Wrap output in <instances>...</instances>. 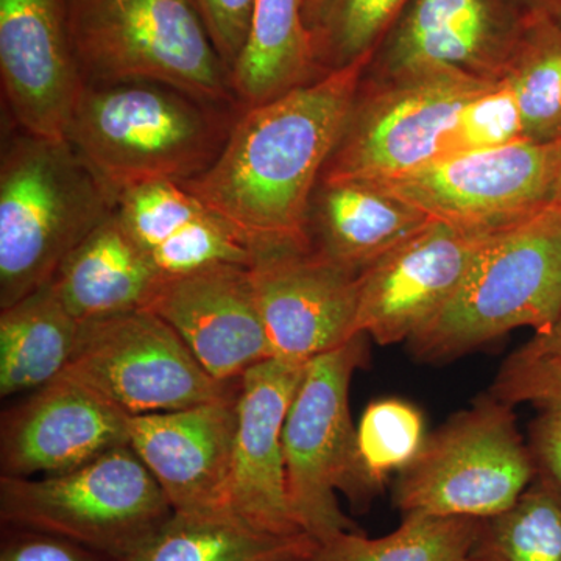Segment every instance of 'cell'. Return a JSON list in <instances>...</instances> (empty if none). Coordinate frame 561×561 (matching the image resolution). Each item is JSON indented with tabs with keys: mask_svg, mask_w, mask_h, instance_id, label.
Wrapping results in <instances>:
<instances>
[{
	"mask_svg": "<svg viewBox=\"0 0 561 561\" xmlns=\"http://www.w3.org/2000/svg\"><path fill=\"white\" fill-rule=\"evenodd\" d=\"M309 535L268 534L228 511L173 512L150 540L122 561H284L316 556Z\"/></svg>",
	"mask_w": 561,
	"mask_h": 561,
	"instance_id": "cell-25",
	"label": "cell"
},
{
	"mask_svg": "<svg viewBox=\"0 0 561 561\" xmlns=\"http://www.w3.org/2000/svg\"><path fill=\"white\" fill-rule=\"evenodd\" d=\"M162 279L114 210L70 251L50 283L73 319L87 323L146 309Z\"/></svg>",
	"mask_w": 561,
	"mask_h": 561,
	"instance_id": "cell-22",
	"label": "cell"
},
{
	"mask_svg": "<svg viewBox=\"0 0 561 561\" xmlns=\"http://www.w3.org/2000/svg\"><path fill=\"white\" fill-rule=\"evenodd\" d=\"M130 415L70 378L33 391L3 415L0 467L7 478H44L130 445Z\"/></svg>",
	"mask_w": 561,
	"mask_h": 561,
	"instance_id": "cell-17",
	"label": "cell"
},
{
	"mask_svg": "<svg viewBox=\"0 0 561 561\" xmlns=\"http://www.w3.org/2000/svg\"><path fill=\"white\" fill-rule=\"evenodd\" d=\"M146 309L171 324L217 381H241L272 359L250 265L214 264L164 278Z\"/></svg>",
	"mask_w": 561,
	"mask_h": 561,
	"instance_id": "cell-16",
	"label": "cell"
},
{
	"mask_svg": "<svg viewBox=\"0 0 561 561\" xmlns=\"http://www.w3.org/2000/svg\"><path fill=\"white\" fill-rule=\"evenodd\" d=\"M80 321L47 283L0 309V397L35 391L68 368Z\"/></svg>",
	"mask_w": 561,
	"mask_h": 561,
	"instance_id": "cell-24",
	"label": "cell"
},
{
	"mask_svg": "<svg viewBox=\"0 0 561 561\" xmlns=\"http://www.w3.org/2000/svg\"><path fill=\"white\" fill-rule=\"evenodd\" d=\"M66 9L84 84L153 81L239 108L230 73L184 0H66Z\"/></svg>",
	"mask_w": 561,
	"mask_h": 561,
	"instance_id": "cell-5",
	"label": "cell"
},
{
	"mask_svg": "<svg viewBox=\"0 0 561 561\" xmlns=\"http://www.w3.org/2000/svg\"><path fill=\"white\" fill-rule=\"evenodd\" d=\"M306 365L268 359L241 379L228 511L268 534L308 535L298 526L287 491L283 431Z\"/></svg>",
	"mask_w": 561,
	"mask_h": 561,
	"instance_id": "cell-18",
	"label": "cell"
},
{
	"mask_svg": "<svg viewBox=\"0 0 561 561\" xmlns=\"http://www.w3.org/2000/svg\"><path fill=\"white\" fill-rule=\"evenodd\" d=\"M482 519L409 513L389 535L368 538L360 530L343 531L321 542L317 561H482Z\"/></svg>",
	"mask_w": 561,
	"mask_h": 561,
	"instance_id": "cell-26",
	"label": "cell"
},
{
	"mask_svg": "<svg viewBox=\"0 0 561 561\" xmlns=\"http://www.w3.org/2000/svg\"><path fill=\"white\" fill-rule=\"evenodd\" d=\"M527 16L522 0H409L365 76L389 79L445 68L504 80Z\"/></svg>",
	"mask_w": 561,
	"mask_h": 561,
	"instance_id": "cell-12",
	"label": "cell"
},
{
	"mask_svg": "<svg viewBox=\"0 0 561 561\" xmlns=\"http://www.w3.org/2000/svg\"><path fill=\"white\" fill-rule=\"evenodd\" d=\"M0 561H113L54 535L9 529L3 538Z\"/></svg>",
	"mask_w": 561,
	"mask_h": 561,
	"instance_id": "cell-34",
	"label": "cell"
},
{
	"mask_svg": "<svg viewBox=\"0 0 561 561\" xmlns=\"http://www.w3.org/2000/svg\"><path fill=\"white\" fill-rule=\"evenodd\" d=\"M238 401L236 393L176 411L131 416L130 448L164 491L173 512L228 511Z\"/></svg>",
	"mask_w": 561,
	"mask_h": 561,
	"instance_id": "cell-19",
	"label": "cell"
},
{
	"mask_svg": "<svg viewBox=\"0 0 561 561\" xmlns=\"http://www.w3.org/2000/svg\"><path fill=\"white\" fill-rule=\"evenodd\" d=\"M526 9L540 11L552 20L561 22V0H522Z\"/></svg>",
	"mask_w": 561,
	"mask_h": 561,
	"instance_id": "cell-36",
	"label": "cell"
},
{
	"mask_svg": "<svg viewBox=\"0 0 561 561\" xmlns=\"http://www.w3.org/2000/svg\"><path fill=\"white\" fill-rule=\"evenodd\" d=\"M171 502L130 445L44 478L0 476L7 529L39 531L122 561L164 526Z\"/></svg>",
	"mask_w": 561,
	"mask_h": 561,
	"instance_id": "cell-6",
	"label": "cell"
},
{
	"mask_svg": "<svg viewBox=\"0 0 561 561\" xmlns=\"http://www.w3.org/2000/svg\"><path fill=\"white\" fill-rule=\"evenodd\" d=\"M491 394L534 408L529 448L538 476L561 486V362L522 346L505 359Z\"/></svg>",
	"mask_w": 561,
	"mask_h": 561,
	"instance_id": "cell-28",
	"label": "cell"
},
{
	"mask_svg": "<svg viewBox=\"0 0 561 561\" xmlns=\"http://www.w3.org/2000/svg\"><path fill=\"white\" fill-rule=\"evenodd\" d=\"M0 79L20 130L65 138L84 88L66 0H0Z\"/></svg>",
	"mask_w": 561,
	"mask_h": 561,
	"instance_id": "cell-15",
	"label": "cell"
},
{
	"mask_svg": "<svg viewBox=\"0 0 561 561\" xmlns=\"http://www.w3.org/2000/svg\"><path fill=\"white\" fill-rule=\"evenodd\" d=\"M284 561H317L316 556L309 557H297V559L284 560Z\"/></svg>",
	"mask_w": 561,
	"mask_h": 561,
	"instance_id": "cell-39",
	"label": "cell"
},
{
	"mask_svg": "<svg viewBox=\"0 0 561 561\" xmlns=\"http://www.w3.org/2000/svg\"><path fill=\"white\" fill-rule=\"evenodd\" d=\"M560 316L561 209L549 205L494 232L451 301L408 343L419 360H453L519 328L542 334Z\"/></svg>",
	"mask_w": 561,
	"mask_h": 561,
	"instance_id": "cell-4",
	"label": "cell"
},
{
	"mask_svg": "<svg viewBox=\"0 0 561 561\" xmlns=\"http://www.w3.org/2000/svg\"><path fill=\"white\" fill-rule=\"evenodd\" d=\"M551 205L561 209V142L557 144L556 180H553Z\"/></svg>",
	"mask_w": 561,
	"mask_h": 561,
	"instance_id": "cell-37",
	"label": "cell"
},
{
	"mask_svg": "<svg viewBox=\"0 0 561 561\" xmlns=\"http://www.w3.org/2000/svg\"><path fill=\"white\" fill-rule=\"evenodd\" d=\"M321 76L306 0H256L245 49L230 73L239 108L271 102Z\"/></svg>",
	"mask_w": 561,
	"mask_h": 561,
	"instance_id": "cell-23",
	"label": "cell"
},
{
	"mask_svg": "<svg viewBox=\"0 0 561 561\" xmlns=\"http://www.w3.org/2000/svg\"><path fill=\"white\" fill-rule=\"evenodd\" d=\"M496 231L434 220L362 272L357 278L359 334L378 345L411 341L451 301Z\"/></svg>",
	"mask_w": 561,
	"mask_h": 561,
	"instance_id": "cell-13",
	"label": "cell"
},
{
	"mask_svg": "<svg viewBox=\"0 0 561 561\" xmlns=\"http://www.w3.org/2000/svg\"><path fill=\"white\" fill-rule=\"evenodd\" d=\"M557 144L522 139L442 158L394 179L370 181L432 220L496 231L551 205Z\"/></svg>",
	"mask_w": 561,
	"mask_h": 561,
	"instance_id": "cell-11",
	"label": "cell"
},
{
	"mask_svg": "<svg viewBox=\"0 0 561 561\" xmlns=\"http://www.w3.org/2000/svg\"><path fill=\"white\" fill-rule=\"evenodd\" d=\"M494 83L445 68L364 73L320 181L389 180L449 157L461 111Z\"/></svg>",
	"mask_w": 561,
	"mask_h": 561,
	"instance_id": "cell-8",
	"label": "cell"
},
{
	"mask_svg": "<svg viewBox=\"0 0 561 561\" xmlns=\"http://www.w3.org/2000/svg\"><path fill=\"white\" fill-rule=\"evenodd\" d=\"M321 2L323 0H306V21L311 22L313 16H316L317 11H319Z\"/></svg>",
	"mask_w": 561,
	"mask_h": 561,
	"instance_id": "cell-38",
	"label": "cell"
},
{
	"mask_svg": "<svg viewBox=\"0 0 561 561\" xmlns=\"http://www.w3.org/2000/svg\"><path fill=\"white\" fill-rule=\"evenodd\" d=\"M409 0H323L309 22L321 72L373 57Z\"/></svg>",
	"mask_w": 561,
	"mask_h": 561,
	"instance_id": "cell-30",
	"label": "cell"
},
{
	"mask_svg": "<svg viewBox=\"0 0 561 561\" xmlns=\"http://www.w3.org/2000/svg\"><path fill=\"white\" fill-rule=\"evenodd\" d=\"M432 221L370 181H320L309 210V236L317 254L359 276Z\"/></svg>",
	"mask_w": 561,
	"mask_h": 561,
	"instance_id": "cell-21",
	"label": "cell"
},
{
	"mask_svg": "<svg viewBox=\"0 0 561 561\" xmlns=\"http://www.w3.org/2000/svg\"><path fill=\"white\" fill-rule=\"evenodd\" d=\"M117 197L65 138L20 131L0 162V309L54 278Z\"/></svg>",
	"mask_w": 561,
	"mask_h": 561,
	"instance_id": "cell-3",
	"label": "cell"
},
{
	"mask_svg": "<svg viewBox=\"0 0 561 561\" xmlns=\"http://www.w3.org/2000/svg\"><path fill=\"white\" fill-rule=\"evenodd\" d=\"M371 58L241 110L213 164L181 184L241 232L254 260L312 250L313 192Z\"/></svg>",
	"mask_w": 561,
	"mask_h": 561,
	"instance_id": "cell-1",
	"label": "cell"
},
{
	"mask_svg": "<svg viewBox=\"0 0 561 561\" xmlns=\"http://www.w3.org/2000/svg\"><path fill=\"white\" fill-rule=\"evenodd\" d=\"M523 346L531 353L561 362V316L551 330L535 334L534 339L524 343Z\"/></svg>",
	"mask_w": 561,
	"mask_h": 561,
	"instance_id": "cell-35",
	"label": "cell"
},
{
	"mask_svg": "<svg viewBox=\"0 0 561 561\" xmlns=\"http://www.w3.org/2000/svg\"><path fill=\"white\" fill-rule=\"evenodd\" d=\"M116 214L162 278L214 264H253L241 232L179 183L151 181L124 191Z\"/></svg>",
	"mask_w": 561,
	"mask_h": 561,
	"instance_id": "cell-20",
	"label": "cell"
},
{
	"mask_svg": "<svg viewBox=\"0 0 561 561\" xmlns=\"http://www.w3.org/2000/svg\"><path fill=\"white\" fill-rule=\"evenodd\" d=\"M62 375L130 416L191 408L241 390V381L214 379L171 324L149 309L80 323L76 353Z\"/></svg>",
	"mask_w": 561,
	"mask_h": 561,
	"instance_id": "cell-10",
	"label": "cell"
},
{
	"mask_svg": "<svg viewBox=\"0 0 561 561\" xmlns=\"http://www.w3.org/2000/svg\"><path fill=\"white\" fill-rule=\"evenodd\" d=\"M522 139L524 133L518 103L507 81L501 80L472 99L461 111L449 157L497 149Z\"/></svg>",
	"mask_w": 561,
	"mask_h": 561,
	"instance_id": "cell-32",
	"label": "cell"
},
{
	"mask_svg": "<svg viewBox=\"0 0 561 561\" xmlns=\"http://www.w3.org/2000/svg\"><path fill=\"white\" fill-rule=\"evenodd\" d=\"M197 14L228 73L238 65L256 0H184Z\"/></svg>",
	"mask_w": 561,
	"mask_h": 561,
	"instance_id": "cell-33",
	"label": "cell"
},
{
	"mask_svg": "<svg viewBox=\"0 0 561 561\" xmlns=\"http://www.w3.org/2000/svg\"><path fill=\"white\" fill-rule=\"evenodd\" d=\"M272 359L306 365L359 335V276L313 250L256 257L250 265Z\"/></svg>",
	"mask_w": 561,
	"mask_h": 561,
	"instance_id": "cell-14",
	"label": "cell"
},
{
	"mask_svg": "<svg viewBox=\"0 0 561 561\" xmlns=\"http://www.w3.org/2000/svg\"><path fill=\"white\" fill-rule=\"evenodd\" d=\"M426 438L423 413L411 402L383 398L368 404L357 424V451L375 493L391 472H401L416 459Z\"/></svg>",
	"mask_w": 561,
	"mask_h": 561,
	"instance_id": "cell-31",
	"label": "cell"
},
{
	"mask_svg": "<svg viewBox=\"0 0 561 561\" xmlns=\"http://www.w3.org/2000/svg\"><path fill=\"white\" fill-rule=\"evenodd\" d=\"M232 110L153 81L84 84L65 139L119 197L139 184H183L205 172L238 117Z\"/></svg>",
	"mask_w": 561,
	"mask_h": 561,
	"instance_id": "cell-2",
	"label": "cell"
},
{
	"mask_svg": "<svg viewBox=\"0 0 561 561\" xmlns=\"http://www.w3.org/2000/svg\"><path fill=\"white\" fill-rule=\"evenodd\" d=\"M482 561H561V486L537 476L507 511L482 519Z\"/></svg>",
	"mask_w": 561,
	"mask_h": 561,
	"instance_id": "cell-29",
	"label": "cell"
},
{
	"mask_svg": "<svg viewBox=\"0 0 561 561\" xmlns=\"http://www.w3.org/2000/svg\"><path fill=\"white\" fill-rule=\"evenodd\" d=\"M537 476L512 405L490 393L426 438L398 476L393 504L401 515L489 519L511 508Z\"/></svg>",
	"mask_w": 561,
	"mask_h": 561,
	"instance_id": "cell-9",
	"label": "cell"
},
{
	"mask_svg": "<svg viewBox=\"0 0 561 561\" xmlns=\"http://www.w3.org/2000/svg\"><path fill=\"white\" fill-rule=\"evenodd\" d=\"M504 80L518 103L524 139L561 142V22L529 10Z\"/></svg>",
	"mask_w": 561,
	"mask_h": 561,
	"instance_id": "cell-27",
	"label": "cell"
},
{
	"mask_svg": "<svg viewBox=\"0 0 561 561\" xmlns=\"http://www.w3.org/2000/svg\"><path fill=\"white\" fill-rule=\"evenodd\" d=\"M367 335L306 364L283 431L287 491L298 526L319 545L356 524L342 512L337 493L356 507L375 496L362 470L357 426L350 409L354 373L367 362Z\"/></svg>",
	"mask_w": 561,
	"mask_h": 561,
	"instance_id": "cell-7",
	"label": "cell"
}]
</instances>
